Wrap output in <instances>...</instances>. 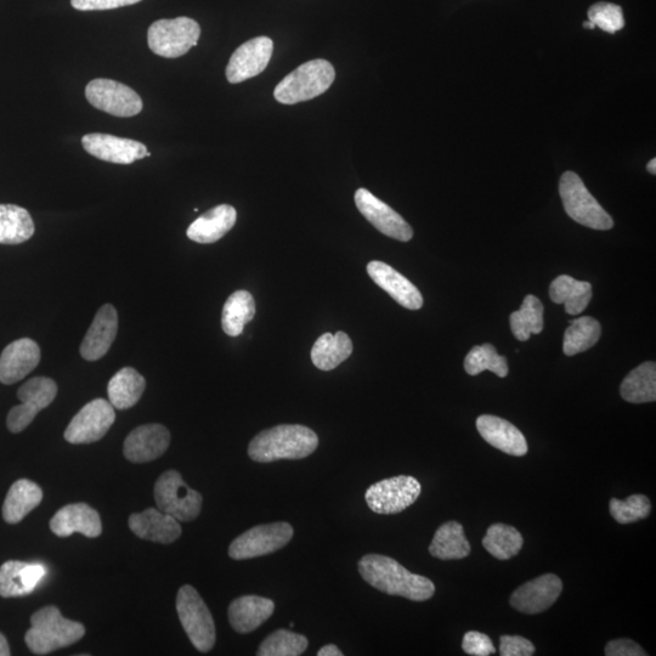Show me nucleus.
Returning <instances> with one entry per match:
<instances>
[{
    "label": "nucleus",
    "mask_w": 656,
    "mask_h": 656,
    "mask_svg": "<svg viewBox=\"0 0 656 656\" xmlns=\"http://www.w3.org/2000/svg\"><path fill=\"white\" fill-rule=\"evenodd\" d=\"M200 37V25L195 20L182 16V18L154 22L147 32V43L156 55L175 59L196 47Z\"/></svg>",
    "instance_id": "0eeeda50"
},
{
    "label": "nucleus",
    "mask_w": 656,
    "mask_h": 656,
    "mask_svg": "<svg viewBox=\"0 0 656 656\" xmlns=\"http://www.w3.org/2000/svg\"><path fill=\"white\" fill-rule=\"evenodd\" d=\"M609 508L616 522L625 525L646 519L652 512V503L647 496L632 495L625 501L610 500Z\"/></svg>",
    "instance_id": "a19ab883"
},
{
    "label": "nucleus",
    "mask_w": 656,
    "mask_h": 656,
    "mask_svg": "<svg viewBox=\"0 0 656 656\" xmlns=\"http://www.w3.org/2000/svg\"><path fill=\"white\" fill-rule=\"evenodd\" d=\"M35 223L27 209L15 205H0V243L20 245L35 234Z\"/></svg>",
    "instance_id": "473e14b6"
},
{
    "label": "nucleus",
    "mask_w": 656,
    "mask_h": 656,
    "mask_svg": "<svg viewBox=\"0 0 656 656\" xmlns=\"http://www.w3.org/2000/svg\"><path fill=\"white\" fill-rule=\"evenodd\" d=\"M171 444V433L162 424H145L134 429L124 441L123 454L133 463L157 460Z\"/></svg>",
    "instance_id": "a211bd4d"
},
{
    "label": "nucleus",
    "mask_w": 656,
    "mask_h": 656,
    "mask_svg": "<svg viewBox=\"0 0 656 656\" xmlns=\"http://www.w3.org/2000/svg\"><path fill=\"white\" fill-rule=\"evenodd\" d=\"M622 399L632 404L654 403L656 400V365L647 361L636 367L621 383Z\"/></svg>",
    "instance_id": "72a5a7b5"
},
{
    "label": "nucleus",
    "mask_w": 656,
    "mask_h": 656,
    "mask_svg": "<svg viewBox=\"0 0 656 656\" xmlns=\"http://www.w3.org/2000/svg\"><path fill=\"white\" fill-rule=\"evenodd\" d=\"M118 331V314L111 304L101 307L95 315L86 337L81 344V355L84 360L96 361L104 358L115 342Z\"/></svg>",
    "instance_id": "4be33fe9"
},
{
    "label": "nucleus",
    "mask_w": 656,
    "mask_h": 656,
    "mask_svg": "<svg viewBox=\"0 0 656 656\" xmlns=\"http://www.w3.org/2000/svg\"><path fill=\"white\" fill-rule=\"evenodd\" d=\"M358 567L367 584L389 596H400L414 602L428 601L434 596L432 580L410 573L393 558L367 554L360 559Z\"/></svg>",
    "instance_id": "f257e3e1"
},
{
    "label": "nucleus",
    "mask_w": 656,
    "mask_h": 656,
    "mask_svg": "<svg viewBox=\"0 0 656 656\" xmlns=\"http://www.w3.org/2000/svg\"><path fill=\"white\" fill-rule=\"evenodd\" d=\"M355 205L382 234L401 242H409L414 237V230L409 223L369 190L359 189L355 192Z\"/></svg>",
    "instance_id": "4468645a"
},
{
    "label": "nucleus",
    "mask_w": 656,
    "mask_h": 656,
    "mask_svg": "<svg viewBox=\"0 0 656 656\" xmlns=\"http://www.w3.org/2000/svg\"><path fill=\"white\" fill-rule=\"evenodd\" d=\"M177 612L190 642L199 652L207 653L216 644L217 631L211 612L200 593L190 585L180 588Z\"/></svg>",
    "instance_id": "423d86ee"
},
{
    "label": "nucleus",
    "mask_w": 656,
    "mask_h": 656,
    "mask_svg": "<svg viewBox=\"0 0 656 656\" xmlns=\"http://www.w3.org/2000/svg\"><path fill=\"white\" fill-rule=\"evenodd\" d=\"M465 370L471 376H478L483 371H491L500 378H505L508 375V364L506 356L497 354L496 348L486 343L483 346H475L467 354Z\"/></svg>",
    "instance_id": "58836bf2"
},
{
    "label": "nucleus",
    "mask_w": 656,
    "mask_h": 656,
    "mask_svg": "<svg viewBox=\"0 0 656 656\" xmlns=\"http://www.w3.org/2000/svg\"><path fill=\"white\" fill-rule=\"evenodd\" d=\"M367 273L377 286L386 291L390 297L398 302L401 307L409 310L422 308L423 297L418 288L407 280L405 276L398 273L390 265L373 260L367 265Z\"/></svg>",
    "instance_id": "aec40b11"
},
{
    "label": "nucleus",
    "mask_w": 656,
    "mask_h": 656,
    "mask_svg": "<svg viewBox=\"0 0 656 656\" xmlns=\"http://www.w3.org/2000/svg\"><path fill=\"white\" fill-rule=\"evenodd\" d=\"M58 386L48 377H36L19 389L21 404L10 410L7 426L11 433H21L30 426L36 416L53 403Z\"/></svg>",
    "instance_id": "f8f14e48"
},
{
    "label": "nucleus",
    "mask_w": 656,
    "mask_h": 656,
    "mask_svg": "<svg viewBox=\"0 0 656 656\" xmlns=\"http://www.w3.org/2000/svg\"><path fill=\"white\" fill-rule=\"evenodd\" d=\"M607 656H646L644 650L638 646L632 639L622 638L609 642L605 647Z\"/></svg>",
    "instance_id": "49530a36"
},
{
    "label": "nucleus",
    "mask_w": 656,
    "mask_h": 656,
    "mask_svg": "<svg viewBox=\"0 0 656 656\" xmlns=\"http://www.w3.org/2000/svg\"><path fill=\"white\" fill-rule=\"evenodd\" d=\"M584 27L588 28V30H595V28H596V26L593 25L591 21L584 22Z\"/></svg>",
    "instance_id": "3c124183"
},
{
    "label": "nucleus",
    "mask_w": 656,
    "mask_h": 656,
    "mask_svg": "<svg viewBox=\"0 0 656 656\" xmlns=\"http://www.w3.org/2000/svg\"><path fill=\"white\" fill-rule=\"evenodd\" d=\"M421 491L422 486L416 478L399 475L370 486L365 500L370 510L377 514H397L414 505Z\"/></svg>",
    "instance_id": "9d476101"
},
{
    "label": "nucleus",
    "mask_w": 656,
    "mask_h": 656,
    "mask_svg": "<svg viewBox=\"0 0 656 656\" xmlns=\"http://www.w3.org/2000/svg\"><path fill=\"white\" fill-rule=\"evenodd\" d=\"M500 654L502 656H531L535 654V646L524 637L502 636L500 638Z\"/></svg>",
    "instance_id": "c03bdc74"
},
{
    "label": "nucleus",
    "mask_w": 656,
    "mask_h": 656,
    "mask_svg": "<svg viewBox=\"0 0 656 656\" xmlns=\"http://www.w3.org/2000/svg\"><path fill=\"white\" fill-rule=\"evenodd\" d=\"M129 528L140 539L163 545L172 544L182 536L178 520L156 508L132 514Z\"/></svg>",
    "instance_id": "b1692460"
},
{
    "label": "nucleus",
    "mask_w": 656,
    "mask_h": 656,
    "mask_svg": "<svg viewBox=\"0 0 656 656\" xmlns=\"http://www.w3.org/2000/svg\"><path fill=\"white\" fill-rule=\"evenodd\" d=\"M155 501L158 510L184 523L200 516L203 502L200 492L192 490L177 471H167L158 478Z\"/></svg>",
    "instance_id": "6e6552de"
},
{
    "label": "nucleus",
    "mask_w": 656,
    "mask_h": 656,
    "mask_svg": "<svg viewBox=\"0 0 656 656\" xmlns=\"http://www.w3.org/2000/svg\"><path fill=\"white\" fill-rule=\"evenodd\" d=\"M139 2L141 0H71L72 7L79 11L111 10Z\"/></svg>",
    "instance_id": "a18cd8bd"
},
{
    "label": "nucleus",
    "mask_w": 656,
    "mask_h": 656,
    "mask_svg": "<svg viewBox=\"0 0 656 656\" xmlns=\"http://www.w3.org/2000/svg\"><path fill=\"white\" fill-rule=\"evenodd\" d=\"M256 315V302L250 292L237 291L228 298L223 309L222 326L226 335L240 336L243 328Z\"/></svg>",
    "instance_id": "f704fd0d"
},
{
    "label": "nucleus",
    "mask_w": 656,
    "mask_h": 656,
    "mask_svg": "<svg viewBox=\"0 0 656 656\" xmlns=\"http://www.w3.org/2000/svg\"><path fill=\"white\" fill-rule=\"evenodd\" d=\"M50 530L56 536L67 537L79 533L87 537H98L103 533L99 513L86 503L67 505L50 520Z\"/></svg>",
    "instance_id": "412c9836"
},
{
    "label": "nucleus",
    "mask_w": 656,
    "mask_h": 656,
    "mask_svg": "<svg viewBox=\"0 0 656 656\" xmlns=\"http://www.w3.org/2000/svg\"><path fill=\"white\" fill-rule=\"evenodd\" d=\"M587 15L588 21L610 35L625 27L624 11L616 4L604 2L593 4L588 9Z\"/></svg>",
    "instance_id": "79ce46f5"
},
{
    "label": "nucleus",
    "mask_w": 656,
    "mask_h": 656,
    "mask_svg": "<svg viewBox=\"0 0 656 656\" xmlns=\"http://www.w3.org/2000/svg\"><path fill=\"white\" fill-rule=\"evenodd\" d=\"M563 206L574 222L595 230L613 229L614 220L587 190L578 174L565 172L559 183Z\"/></svg>",
    "instance_id": "39448f33"
},
{
    "label": "nucleus",
    "mask_w": 656,
    "mask_h": 656,
    "mask_svg": "<svg viewBox=\"0 0 656 656\" xmlns=\"http://www.w3.org/2000/svg\"><path fill=\"white\" fill-rule=\"evenodd\" d=\"M353 353V342L347 333L337 332L336 335L325 333L315 342L311 349L313 364L322 371L335 370Z\"/></svg>",
    "instance_id": "c85d7f7f"
},
{
    "label": "nucleus",
    "mask_w": 656,
    "mask_h": 656,
    "mask_svg": "<svg viewBox=\"0 0 656 656\" xmlns=\"http://www.w3.org/2000/svg\"><path fill=\"white\" fill-rule=\"evenodd\" d=\"M82 145L89 155L98 160L116 164H132L151 156L146 146L140 141L118 138L110 134L84 135Z\"/></svg>",
    "instance_id": "dca6fc26"
},
{
    "label": "nucleus",
    "mask_w": 656,
    "mask_h": 656,
    "mask_svg": "<svg viewBox=\"0 0 656 656\" xmlns=\"http://www.w3.org/2000/svg\"><path fill=\"white\" fill-rule=\"evenodd\" d=\"M429 553L441 561H455L468 557L471 554V545L466 539L462 525L457 522L441 525L429 546Z\"/></svg>",
    "instance_id": "2f4dec72"
},
{
    "label": "nucleus",
    "mask_w": 656,
    "mask_h": 656,
    "mask_svg": "<svg viewBox=\"0 0 656 656\" xmlns=\"http://www.w3.org/2000/svg\"><path fill=\"white\" fill-rule=\"evenodd\" d=\"M318 435L301 424H281L256 435L250 446L248 456L258 463H271L280 460H303L318 449Z\"/></svg>",
    "instance_id": "f03ea898"
},
{
    "label": "nucleus",
    "mask_w": 656,
    "mask_h": 656,
    "mask_svg": "<svg viewBox=\"0 0 656 656\" xmlns=\"http://www.w3.org/2000/svg\"><path fill=\"white\" fill-rule=\"evenodd\" d=\"M544 305L539 298H524L522 307L511 315V330L520 342H527L531 335H539L544 330Z\"/></svg>",
    "instance_id": "c9c22d12"
},
{
    "label": "nucleus",
    "mask_w": 656,
    "mask_h": 656,
    "mask_svg": "<svg viewBox=\"0 0 656 656\" xmlns=\"http://www.w3.org/2000/svg\"><path fill=\"white\" fill-rule=\"evenodd\" d=\"M319 656H342L343 653L335 644H327V646L322 647L318 653Z\"/></svg>",
    "instance_id": "de8ad7c7"
},
{
    "label": "nucleus",
    "mask_w": 656,
    "mask_h": 656,
    "mask_svg": "<svg viewBox=\"0 0 656 656\" xmlns=\"http://www.w3.org/2000/svg\"><path fill=\"white\" fill-rule=\"evenodd\" d=\"M275 603L269 598L242 596L231 602L229 621L236 632L246 635L256 631L273 616Z\"/></svg>",
    "instance_id": "a878e982"
},
{
    "label": "nucleus",
    "mask_w": 656,
    "mask_h": 656,
    "mask_svg": "<svg viewBox=\"0 0 656 656\" xmlns=\"http://www.w3.org/2000/svg\"><path fill=\"white\" fill-rule=\"evenodd\" d=\"M10 654L11 653L7 638H5L2 633H0V656H9Z\"/></svg>",
    "instance_id": "09e8293b"
},
{
    "label": "nucleus",
    "mask_w": 656,
    "mask_h": 656,
    "mask_svg": "<svg viewBox=\"0 0 656 656\" xmlns=\"http://www.w3.org/2000/svg\"><path fill=\"white\" fill-rule=\"evenodd\" d=\"M602 335V326L590 316L571 320L570 326L564 333L563 352L567 356L584 353L596 346Z\"/></svg>",
    "instance_id": "e433bc0d"
},
{
    "label": "nucleus",
    "mask_w": 656,
    "mask_h": 656,
    "mask_svg": "<svg viewBox=\"0 0 656 656\" xmlns=\"http://www.w3.org/2000/svg\"><path fill=\"white\" fill-rule=\"evenodd\" d=\"M43 500V491L31 480L20 479L11 485L4 501L3 518L8 524H18Z\"/></svg>",
    "instance_id": "cd10ccee"
},
{
    "label": "nucleus",
    "mask_w": 656,
    "mask_h": 656,
    "mask_svg": "<svg viewBox=\"0 0 656 656\" xmlns=\"http://www.w3.org/2000/svg\"><path fill=\"white\" fill-rule=\"evenodd\" d=\"M274 43L269 37H257L243 43L231 56L226 67L229 83L237 84L260 75L273 56Z\"/></svg>",
    "instance_id": "2eb2a0df"
},
{
    "label": "nucleus",
    "mask_w": 656,
    "mask_h": 656,
    "mask_svg": "<svg viewBox=\"0 0 656 656\" xmlns=\"http://www.w3.org/2000/svg\"><path fill=\"white\" fill-rule=\"evenodd\" d=\"M336 78L335 67L326 60L305 62L277 84L275 99L281 104L294 105L322 95Z\"/></svg>",
    "instance_id": "20e7f679"
},
{
    "label": "nucleus",
    "mask_w": 656,
    "mask_h": 656,
    "mask_svg": "<svg viewBox=\"0 0 656 656\" xmlns=\"http://www.w3.org/2000/svg\"><path fill=\"white\" fill-rule=\"evenodd\" d=\"M462 649L468 655L488 656L496 653L494 643L482 632L469 631L463 637Z\"/></svg>",
    "instance_id": "37998d69"
},
{
    "label": "nucleus",
    "mask_w": 656,
    "mask_h": 656,
    "mask_svg": "<svg viewBox=\"0 0 656 656\" xmlns=\"http://www.w3.org/2000/svg\"><path fill=\"white\" fill-rule=\"evenodd\" d=\"M237 213L234 207L220 205L209 209L189 226L186 235L191 241L209 245L223 239L234 228Z\"/></svg>",
    "instance_id": "bb28decb"
},
{
    "label": "nucleus",
    "mask_w": 656,
    "mask_h": 656,
    "mask_svg": "<svg viewBox=\"0 0 656 656\" xmlns=\"http://www.w3.org/2000/svg\"><path fill=\"white\" fill-rule=\"evenodd\" d=\"M116 412L110 401L95 399L90 401L72 421L65 432L70 444H92L103 439L115 423Z\"/></svg>",
    "instance_id": "ddd939ff"
},
{
    "label": "nucleus",
    "mask_w": 656,
    "mask_h": 656,
    "mask_svg": "<svg viewBox=\"0 0 656 656\" xmlns=\"http://www.w3.org/2000/svg\"><path fill=\"white\" fill-rule=\"evenodd\" d=\"M86 635V629L77 621L64 618L53 605L37 610L31 616V629L25 641L33 654L47 655L55 650L72 646Z\"/></svg>",
    "instance_id": "7ed1b4c3"
},
{
    "label": "nucleus",
    "mask_w": 656,
    "mask_h": 656,
    "mask_svg": "<svg viewBox=\"0 0 656 656\" xmlns=\"http://www.w3.org/2000/svg\"><path fill=\"white\" fill-rule=\"evenodd\" d=\"M647 169H648V172L650 174H653V175L656 174V160H655V158H653V160L648 163Z\"/></svg>",
    "instance_id": "8fccbe9b"
},
{
    "label": "nucleus",
    "mask_w": 656,
    "mask_h": 656,
    "mask_svg": "<svg viewBox=\"0 0 656 656\" xmlns=\"http://www.w3.org/2000/svg\"><path fill=\"white\" fill-rule=\"evenodd\" d=\"M145 388V378L132 367H124L111 378L107 393H109L110 403L115 409L127 410L143 397Z\"/></svg>",
    "instance_id": "c756f323"
},
{
    "label": "nucleus",
    "mask_w": 656,
    "mask_h": 656,
    "mask_svg": "<svg viewBox=\"0 0 656 656\" xmlns=\"http://www.w3.org/2000/svg\"><path fill=\"white\" fill-rule=\"evenodd\" d=\"M86 98L95 109L116 117H133L143 111V100L126 84L99 78L89 82Z\"/></svg>",
    "instance_id": "9b49d317"
},
{
    "label": "nucleus",
    "mask_w": 656,
    "mask_h": 656,
    "mask_svg": "<svg viewBox=\"0 0 656 656\" xmlns=\"http://www.w3.org/2000/svg\"><path fill=\"white\" fill-rule=\"evenodd\" d=\"M47 569L42 564L9 561L0 567V597L30 595L42 581Z\"/></svg>",
    "instance_id": "393cba45"
},
{
    "label": "nucleus",
    "mask_w": 656,
    "mask_h": 656,
    "mask_svg": "<svg viewBox=\"0 0 656 656\" xmlns=\"http://www.w3.org/2000/svg\"><path fill=\"white\" fill-rule=\"evenodd\" d=\"M563 591V582L557 575L546 574L520 586L513 592L511 605L524 614H540L556 603Z\"/></svg>",
    "instance_id": "f3484780"
},
{
    "label": "nucleus",
    "mask_w": 656,
    "mask_h": 656,
    "mask_svg": "<svg viewBox=\"0 0 656 656\" xmlns=\"http://www.w3.org/2000/svg\"><path fill=\"white\" fill-rule=\"evenodd\" d=\"M293 534L291 524L285 522L257 525L231 542L229 556L235 561L267 556L290 544Z\"/></svg>",
    "instance_id": "1a4fd4ad"
},
{
    "label": "nucleus",
    "mask_w": 656,
    "mask_h": 656,
    "mask_svg": "<svg viewBox=\"0 0 656 656\" xmlns=\"http://www.w3.org/2000/svg\"><path fill=\"white\" fill-rule=\"evenodd\" d=\"M524 540L516 528L506 524H494L483 539V546L492 557L508 561L522 550Z\"/></svg>",
    "instance_id": "4c0bfd02"
},
{
    "label": "nucleus",
    "mask_w": 656,
    "mask_h": 656,
    "mask_svg": "<svg viewBox=\"0 0 656 656\" xmlns=\"http://www.w3.org/2000/svg\"><path fill=\"white\" fill-rule=\"evenodd\" d=\"M477 429L486 443L507 455L522 457L528 454L524 434L511 422L491 415L478 417Z\"/></svg>",
    "instance_id": "5701e85b"
},
{
    "label": "nucleus",
    "mask_w": 656,
    "mask_h": 656,
    "mask_svg": "<svg viewBox=\"0 0 656 656\" xmlns=\"http://www.w3.org/2000/svg\"><path fill=\"white\" fill-rule=\"evenodd\" d=\"M309 646L308 638L288 630H277L264 639L258 656H299Z\"/></svg>",
    "instance_id": "ea45409f"
},
{
    "label": "nucleus",
    "mask_w": 656,
    "mask_h": 656,
    "mask_svg": "<svg viewBox=\"0 0 656 656\" xmlns=\"http://www.w3.org/2000/svg\"><path fill=\"white\" fill-rule=\"evenodd\" d=\"M590 282L578 281L568 275L558 276L550 286V297L554 303L564 304L569 315H579L592 299Z\"/></svg>",
    "instance_id": "7c9ffc66"
},
{
    "label": "nucleus",
    "mask_w": 656,
    "mask_h": 656,
    "mask_svg": "<svg viewBox=\"0 0 656 656\" xmlns=\"http://www.w3.org/2000/svg\"><path fill=\"white\" fill-rule=\"evenodd\" d=\"M41 361V348L30 338H21L3 350L0 355V382L14 384L36 369Z\"/></svg>",
    "instance_id": "6ab92c4d"
}]
</instances>
